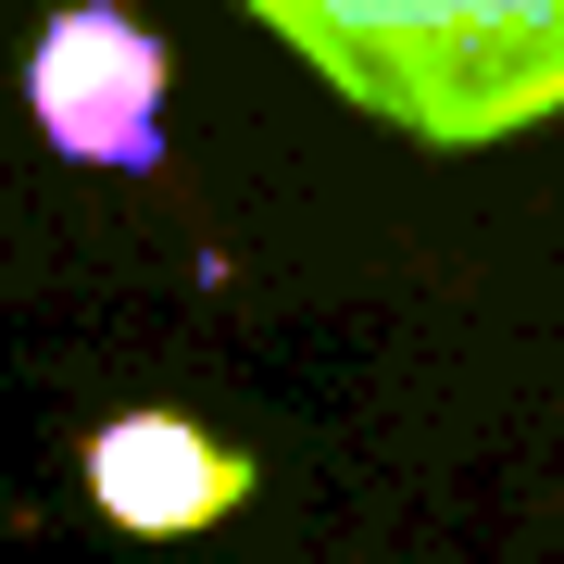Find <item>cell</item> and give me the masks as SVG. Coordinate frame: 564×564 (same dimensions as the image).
Wrapping results in <instances>:
<instances>
[{
  "mask_svg": "<svg viewBox=\"0 0 564 564\" xmlns=\"http://www.w3.org/2000/svg\"><path fill=\"white\" fill-rule=\"evenodd\" d=\"M339 101L389 113L426 151L527 139L564 113V0H239Z\"/></svg>",
  "mask_w": 564,
  "mask_h": 564,
  "instance_id": "cell-1",
  "label": "cell"
},
{
  "mask_svg": "<svg viewBox=\"0 0 564 564\" xmlns=\"http://www.w3.org/2000/svg\"><path fill=\"white\" fill-rule=\"evenodd\" d=\"M25 101H39V139L63 163H113V176H139V163L163 151V51L126 13L76 0V13H51L39 51H25Z\"/></svg>",
  "mask_w": 564,
  "mask_h": 564,
  "instance_id": "cell-2",
  "label": "cell"
},
{
  "mask_svg": "<svg viewBox=\"0 0 564 564\" xmlns=\"http://www.w3.org/2000/svg\"><path fill=\"white\" fill-rule=\"evenodd\" d=\"M251 464L188 414H113L88 440V502H101L126 540H202L214 514H239Z\"/></svg>",
  "mask_w": 564,
  "mask_h": 564,
  "instance_id": "cell-3",
  "label": "cell"
}]
</instances>
